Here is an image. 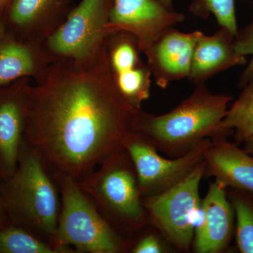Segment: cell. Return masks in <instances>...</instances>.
I'll list each match as a JSON object with an SVG mask.
<instances>
[{"mask_svg":"<svg viewBox=\"0 0 253 253\" xmlns=\"http://www.w3.org/2000/svg\"><path fill=\"white\" fill-rule=\"evenodd\" d=\"M139 110L110 72L106 46L87 61L59 59L26 91L25 140L56 178L80 181L134 131Z\"/></svg>","mask_w":253,"mask_h":253,"instance_id":"1","label":"cell"},{"mask_svg":"<svg viewBox=\"0 0 253 253\" xmlns=\"http://www.w3.org/2000/svg\"><path fill=\"white\" fill-rule=\"evenodd\" d=\"M232 99L212 94L205 84H199L170 112L154 116L139 110L134 131L147 136L160 152L179 157L204 139H228L234 135V129L223 124Z\"/></svg>","mask_w":253,"mask_h":253,"instance_id":"2","label":"cell"},{"mask_svg":"<svg viewBox=\"0 0 253 253\" xmlns=\"http://www.w3.org/2000/svg\"><path fill=\"white\" fill-rule=\"evenodd\" d=\"M99 166L78 184L113 227L134 241L151 221L130 156L123 148Z\"/></svg>","mask_w":253,"mask_h":253,"instance_id":"3","label":"cell"},{"mask_svg":"<svg viewBox=\"0 0 253 253\" xmlns=\"http://www.w3.org/2000/svg\"><path fill=\"white\" fill-rule=\"evenodd\" d=\"M59 194L56 178L24 139L17 168L6 186V205L23 228L54 246L61 211Z\"/></svg>","mask_w":253,"mask_h":253,"instance_id":"4","label":"cell"},{"mask_svg":"<svg viewBox=\"0 0 253 253\" xmlns=\"http://www.w3.org/2000/svg\"><path fill=\"white\" fill-rule=\"evenodd\" d=\"M61 194L55 245L66 253H124L134 241L118 232L71 176L57 179Z\"/></svg>","mask_w":253,"mask_h":253,"instance_id":"5","label":"cell"},{"mask_svg":"<svg viewBox=\"0 0 253 253\" xmlns=\"http://www.w3.org/2000/svg\"><path fill=\"white\" fill-rule=\"evenodd\" d=\"M205 161L184 180L170 189L143 197L151 221L173 249L188 252L201 215L199 187L204 177Z\"/></svg>","mask_w":253,"mask_h":253,"instance_id":"6","label":"cell"},{"mask_svg":"<svg viewBox=\"0 0 253 253\" xmlns=\"http://www.w3.org/2000/svg\"><path fill=\"white\" fill-rule=\"evenodd\" d=\"M113 0H82L46 40L43 46L53 61H87L106 46Z\"/></svg>","mask_w":253,"mask_h":253,"instance_id":"7","label":"cell"},{"mask_svg":"<svg viewBox=\"0 0 253 253\" xmlns=\"http://www.w3.org/2000/svg\"><path fill=\"white\" fill-rule=\"evenodd\" d=\"M212 143V139H204L186 154L168 159L159 154L147 136L132 131L126 134L123 147L135 168L141 195L148 197L165 192L184 180L204 162L205 153Z\"/></svg>","mask_w":253,"mask_h":253,"instance_id":"8","label":"cell"},{"mask_svg":"<svg viewBox=\"0 0 253 253\" xmlns=\"http://www.w3.org/2000/svg\"><path fill=\"white\" fill-rule=\"evenodd\" d=\"M106 48L115 85L126 103L141 110L150 96L152 73L141 58L137 41L126 32H116L108 36Z\"/></svg>","mask_w":253,"mask_h":253,"instance_id":"9","label":"cell"},{"mask_svg":"<svg viewBox=\"0 0 253 253\" xmlns=\"http://www.w3.org/2000/svg\"><path fill=\"white\" fill-rule=\"evenodd\" d=\"M184 20V14L158 0H113L106 31L108 36L120 31L129 33L144 53L163 32Z\"/></svg>","mask_w":253,"mask_h":253,"instance_id":"10","label":"cell"},{"mask_svg":"<svg viewBox=\"0 0 253 253\" xmlns=\"http://www.w3.org/2000/svg\"><path fill=\"white\" fill-rule=\"evenodd\" d=\"M235 212L226 188L214 180L202 200L201 215L195 230V253H219L229 247L235 231Z\"/></svg>","mask_w":253,"mask_h":253,"instance_id":"11","label":"cell"},{"mask_svg":"<svg viewBox=\"0 0 253 253\" xmlns=\"http://www.w3.org/2000/svg\"><path fill=\"white\" fill-rule=\"evenodd\" d=\"M201 33L169 28L144 51L158 86L165 89L173 81L189 77L194 46Z\"/></svg>","mask_w":253,"mask_h":253,"instance_id":"12","label":"cell"},{"mask_svg":"<svg viewBox=\"0 0 253 253\" xmlns=\"http://www.w3.org/2000/svg\"><path fill=\"white\" fill-rule=\"evenodd\" d=\"M235 38L223 28L212 36L201 33L194 46L189 81L196 85L205 84L217 73L246 64V56L236 50Z\"/></svg>","mask_w":253,"mask_h":253,"instance_id":"13","label":"cell"},{"mask_svg":"<svg viewBox=\"0 0 253 253\" xmlns=\"http://www.w3.org/2000/svg\"><path fill=\"white\" fill-rule=\"evenodd\" d=\"M205 153L204 176L226 189L253 193V156L228 139H214Z\"/></svg>","mask_w":253,"mask_h":253,"instance_id":"14","label":"cell"},{"mask_svg":"<svg viewBox=\"0 0 253 253\" xmlns=\"http://www.w3.org/2000/svg\"><path fill=\"white\" fill-rule=\"evenodd\" d=\"M70 0H11V23L28 33V42L43 44L62 24L69 12Z\"/></svg>","mask_w":253,"mask_h":253,"instance_id":"15","label":"cell"},{"mask_svg":"<svg viewBox=\"0 0 253 253\" xmlns=\"http://www.w3.org/2000/svg\"><path fill=\"white\" fill-rule=\"evenodd\" d=\"M23 85L14 94L0 99V168L9 178L16 170L26 129V91Z\"/></svg>","mask_w":253,"mask_h":253,"instance_id":"16","label":"cell"},{"mask_svg":"<svg viewBox=\"0 0 253 253\" xmlns=\"http://www.w3.org/2000/svg\"><path fill=\"white\" fill-rule=\"evenodd\" d=\"M53 59L43 44L4 39L0 42V86L27 77L41 79Z\"/></svg>","mask_w":253,"mask_h":253,"instance_id":"17","label":"cell"},{"mask_svg":"<svg viewBox=\"0 0 253 253\" xmlns=\"http://www.w3.org/2000/svg\"><path fill=\"white\" fill-rule=\"evenodd\" d=\"M223 124L234 129L238 146L253 136V75L231 109L227 110Z\"/></svg>","mask_w":253,"mask_h":253,"instance_id":"18","label":"cell"},{"mask_svg":"<svg viewBox=\"0 0 253 253\" xmlns=\"http://www.w3.org/2000/svg\"><path fill=\"white\" fill-rule=\"evenodd\" d=\"M0 253H65L54 244L18 226L0 229Z\"/></svg>","mask_w":253,"mask_h":253,"instance_id":"19","label":"cell"},{"mask_svg":"<svg viewBox=\"0 0 253 253\" xmlns=\"http://www.w3.org/2000/svg\"><path fill=\"white\" fill-rule=\"evenodd\" d=\"M235 212L236 244L240 252L253 253V193L226 189Z\"/></svg>","mask_w":253,"mask_h":253,"instance_id":"20","label":"cell"},{"mask_svg":"<svg viewBox=\"0 0 253 253\" xmlns=\"http://www.w3.org/2000/svg\"><path fill=\"white\" fill-rule=\"evenodd\" d=\"M189 11L204 19L212 14L220 28H225L235 36L237 34L235 0H194Z\"/></svg>","mask_w":253,"mask_h":253,"instance_id":"21","label":"cell"},{"mask_svg":"<svg viewBox=\"0 0 253 253\" xmlns=\"http://www.w3.org/2000/svg\"><path fill=\"white\" fill-rule=\"evenodd\" d=\"M151 225L134 240L131 247L132 253H169L171 246L165 240L161 233L158 234L157 229L155 231L151 229Z\"/></svg>","mask_w":253,"mask_h":253,"instance_id":"22","label":"cell"},{"mask_svg":"<svg viewBox=\"0 0 253 253\" xmlns=\"http://www.w3.org/2000/svg\"><path fill=\"white\" fill-rule=\"evenodd\" d=\"M235 43L238 52L246 56L247 55L252 56L249 66L240 79L239 86L240 87H244L253 75V23L244 29L238 31Z\"/></svg>","mask_w":253,"mask_h":253,"instance_id":"23","label":"cell"},{"mask_svg":"<svg viewBox=\"0 0 253 253\" xmlns=\"http://www.w3.org/2000/svg\"><path fill=\"white\" fill-rule=\"evenodd\" d=\"M245 148L244 150L248 154L253 156V136L248 139L247 140L244 141Z\"/></svg>","mask_w":253,"mask_h":253,"instance_id":"24","label":"cell"},{"mask_svg":"<svg viewBox=\"0 0 253 253\" xmlns=\"http://www.w3.org/2000/svg\"><path fill=\"white\" fill-rule=\"evenodd\" d=\"M158 1L164 5L165 6L169 9H173V0H158Z\"/></svg>","mask_w":253,"mask_h":253,"instance_id":"25","label":"cell"},{"mask_svg":"<svg viewBox=\"0 0 253 253\" xmlns=\"http://www.w3.org/2000/svg\"><path fill=\"white\" fill-rule=\"evenodd\" d=\"M5 37V28L3 23L0 21V42L4 39Z\"/></svg>","mask_w":253,"mask_h":253,"instance_id":"26","label":"cell"},{"mask_svg":"<svg viewBox=\"0 0 253 253\" xmlns=\"http://www.w3.org/2000/svg\"><path fill=\"white\" fill-rule=\"evenodd\" d=\"M0 228L3 227L2 211H1V200H0Z\"/></svg>","mask_w":253,"mask_h":253,"instance_id":"27","label":"cell"},{"mask_svg":"<svg viewBox=\"0 0 253 253\" xmlns=\"http://www.w3.org/2000/svg\"><path fill=\"white\" fill-rule=\"evenodd\" d=\"M9 1L10 0H0V10L2 9Z\"/></svg>","mask_w":253,"mask_h":253,"instance_id":"28","label":"cell"}]
</instances>
